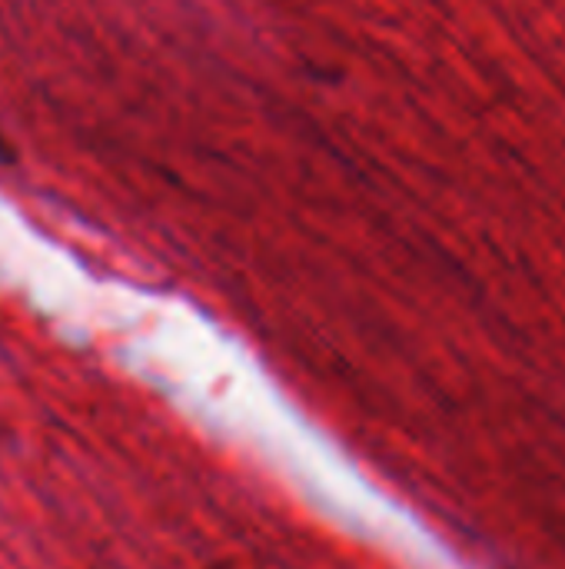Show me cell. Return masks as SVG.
<instances>
[{"label":"cell","mask_w":565,"mask_h":569,"mask_svg":"<svg viewBox=\"0 0 565 569\" xmlns=\"http://www.w3.org/2000/svg\"><path fill=\"white\" fill-rule=\"evenodd\" d=\"M0 163H10V147L3 143V137H0Z\"/></svg>","instance_id":"obj_1"}]
</instances>
